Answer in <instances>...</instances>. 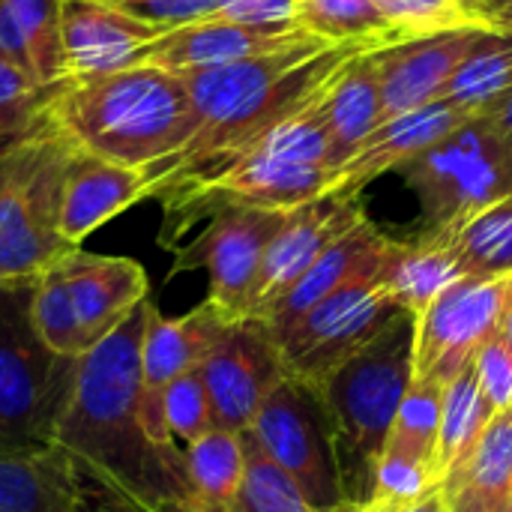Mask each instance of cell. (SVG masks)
I'll list each match as a JSON object with an SVG mask.
<instances>
[{
  "label": "cell",
  "instance_id": "obj_1",
  "mask_svg": "<svg viewBox=\"0 0 512 512\" xmlns=\"http://www.w3.org/2000/svg\"><path fill=\"white\" fill-rule=\"evenodd\" d=\"M153 300L75 363L66 411L54 429L60 447L111 512H174L189 498L183 450L162 453L141 423V339Z\"/></svg>",
  "mask_w": 512,
  "mask_h": 512
},
{
  "label": "cell",
  "instance_id": "obj_2",
  "mask_svg": "<svg viewBox=\"0 0 512 512\" xmlns=\"http://www.w3.org/2000/svg\"><path fill=\"white\" fill-rule=\"evenodd\" d=\"M48 114L78 150L135 168L177 156L198 126L183 75L150 63L63 78Z\"/></svg>",
  "mask_w": 512,
  "mask_h": 512
},
{
  "label": "cell",
  "instance_id": "obj_3",
  "mask_svg": "<svg viewBox=\"0 0 512 512\" xmlns=\"http://www.w3.org/2000/svg\"><path fill=\"white\" fill-rule=\"evenodd\" d=\"M411 348L414 315L396 312L318 387L345 504H360L372 492L375 462L411 384Z\"/></svg>",
  "mask_w": 512,
  "mask_h": 512
},
{
  "label": "cell",
  "instance_id": "obj_4",
  "mask_svg": "<svg viewBox=\"0 0 512 512\" xmlns=\"http://www.w3.org/2000/svg\"><path fill=\"white\" fill-rule=\"evenodd\" d=\"M147 291L138 261L72 249L33 279L30 315L54 354L78 360L114 333Z\"/></svg>",
  "mask_w": 512,
  "mask_h": 512
},
{
  "label": "cell",
  "instance_id": "obj_5",
  "mask_svg": "<svg viewBox=\"0 0 512 512\" xmlns=\"http://www.w3.org/2000/svg\"><path fill=\"white\" fill-rule=\"evenodd\" d=\"M33 279L0 282V450L48 447L75 381L78 360L54 354L36 333Z\"/></svg>",
  "mask_w": 512,
  "mask_h": 512
},
{
  "label": "cell",
  "instance_id": "obj_6",
  "mask_svg": "<svg viewBox=\"0 0 512 512\" xmlns=\"http://www.w3.org/2000/svg\"><path fill=\"white\" fill-rule=\"evenodd\" d=\"M399 174L420 201L426 231H453L512 195V147L474 114Z\"/></svg>",
  "mask_w": 512,
  "mask_h": 512
},
{
  "label": "cell",
  "instance_id": "obj_7",
  "mask_svg": "<svg viewBox=\"0 0 512 512\" xmlns=\"http://www.w3.org/2000/svg\"><path fill=\"white\" fill-rule=\"evenodd\" d=\"M72 141L60 132L15 153L0 189V282L33 279L78 249L60 234V201Z\"/></svg>",
  "mask_w": 512,
  "mask_h": 512
},
{
  "label": "cell",
  "instance_id": "obj_8",
  "mask_svg": "<svg viewBox=\"0 0 512 512\" xmlns=\"http://www.w3.org/2000/svg\"><path fill=\"white\" fill-rule=\"evenodd\" d=\"M246 435L294 480L315 510L339 512L345 507L330 423L318 390L285 375L264 399Z\"/></svg>",
  "mask_w": 512,
  "mask_h": 512
},
{
  "label": "cell",
  "instance_id": "obj_9",
  "mask_svg": "<svg viewBox=\"0 0 512 512\" xmlns=\"http://www.w3.org/2000/svg\"><path fill=\"white\" fill-rule=\"evenodd\" d=\"M510 306L512 273L453 282L414 318L411 378L447 387L501 333Z\"/></svg>",
  "mask_w": 512,
  "mask_h": 512
},
{
  "label": "cell",
  "instance_id": "obj_10",
  "mask_svg": "<svg viewBox=\"0 0 512 512\" xmlns=\"http://www.w3.org/2000/svg\"><path fill=\"white\" fill-rule=\"evenodd\" d=\"M396 312L381 276L360 279L303 312L294 324L273 333L288 378L318 390L351 354H357Z\"/></svg>",
  "mask_w": 512,
  "mask_h": 512
},
{
  "label": "cell",
  "instance_id": "obj_11",
  "mask_svg": "<svg viewBox=\"0 0 512 512\" xmlns=\"http://www.w3.org/2000/svg\"><path fill=\"white\" fill-rule=\"evenodd\" d=\"M291 210L222 207L210 213L198 237L174 249L171 273L207 270V303L228 318H246L252 309L264 252Z\"/></svg>",
  "mask_w": 512,
  "mask_h": 512
},
{
  "label": "cell",
  "instance_id": "obj_12",
  "mask_svg": "<svg viewBox=\"0 0 512 512\" xmlns=\"http://www.w3.org/2000/svg\"><path fill=\"white\" fill-rule=\"evenodd\" d=\"M213 426L249 432L273 387L285 378L273 333L258 318H231L201 363Z\"/></svg>",
  "mask_w": 512,
  "mask_h": 512
},
{
  "label": "cell",
  "instance_id": "obj_13",
  "mask_svg": "<svg viewBox=\"0 0 512 512\" xmlns=\"http://www.w3.org/2000/svg\"><path fill=\"white\" fill-rule=\"evenodd\" d=\"M228 321L231 318L207 300L180 318H165L156 303L150 309L141 339V423L147 438L168 456H177L180 447L168 435L162 396L168 384L201 369L207 351Z\"/></svg>",
  "mask_w": 512,
  "mask_h": 512
},
{
  "label": "cell",
  "instance_id": "obj_14",
  "mask_svg": "<svg viewBox=\"0 0 512 512\" xmlns=\"http://www.w3.org/2000/svg\"><path fill=\"white\" fill-rule=\"evenodd\" d=\"M363 219L366 213L360 198L348 195H321L294 207L264 252L249 318H264L273 303L315 264V258Z\"/></svg>",
  "mask_w": 512,
  "mask_h": 512
},
{
  "label": "cell",
  "instance_id": "obj_15",
  "mask_svg": "<svg viewBox=\"0 0 512 512\" xmlns=\"http://www.w3.org/2000/svg\"><path fill=\"white\" fill-rule=\"evenodd\" d=\"M498 30L486 27H456L423 39H408L396 45L375 48L384 96V120L417 111L444 96V87L456 69Z\"/></svg>",
  "mask_w": 512,
  "mask_h": 512
},
{
  "label": "cell",
  "instance_id": "obj_16",
  "mask_svg": "<svg viewBox=\"0 0 512 512\" xmlns=\"http://www.w3.org/2000/svg\"><path fill=\"white\" fill-rule=\"evenodd\" d=\"M303 36L309 33L297 21L240 24V21H225V18H204V21L162 33L135 57V63H150V66L183 75V72L213 69V66L237 63L255 54H267Z\"/></svg>",
  "mask_w": 512,
  "mask_h": 512
},
{
  "label": "cell",
  "instance_id": "obj_17",
  "mask_svg": "<svg viewBox=\"0 0 512 512\" xmlns=\"http://www.w3.org/2000/svg\"><path fill=\"white\" fill-rule=\"evenodd\" d=\"M474 114L459 108L450 99H435L417 111L399 114L393 120H384L363 144L360 150L336 171L333 186L327 195H348L357 198L363 186L378 180L387 171H399L405 162L429 150L432 144L453 135L459 126H465Z\"/></svg>",
  "mask_w": 512,
  "mask_h": 512
},
{
  "label": "cell",
  "instance_id": "obj_18",
  "mask_svg": "<svg viewBox=\"0 0 512 512\" xmlns=\"http://www.w3.org/2000/svg\"><path fill=\"white\" fill-rule=\"evenodd\" d=\"M162 27L147 24L105 0H63V54L66 78L114 72L156 42Z\"/></svg>",
  "mask_w": 512,
  "mask_h": 512
},
{
  "label": "cell",
  "instance_id": "obj_19",
  "mask_svg": "<svg viewBox=\"0 0 512 512\" xmlns=\"http://www.w3.org/2000/svg\"><path fill=\"white\" fill-rule=\"evenodd\" d=\"M147 168L120 165L93 153H84L72 144V156L63 180L60 201V234L66 243L81 246L96 228L123 213L126 207L147 198Z\"/></svg>",
  "mask_w": 512,
  "mask_h": 512
},
{
  "label": "cell",
  "instance_id": "obj_20",
  "mask_svg": "<svg viewBox=\"0 0 512 512\" xmlns=\"http://www.w3.org/2000/svg\"><path fill=\"white\" fill-rule=\"evenodd\" d=\"M387 246H390V237L381 234L375 228V222L366 216L351 231H345L339 240H333L315 258V264L258 321H264L270 333H279L288 324H294L303 312H309L315 303L327 300L330 294L342 291L345 285L381 276Z\"/></svg>",
  "mask_w": 512,
  "mask_h": 512
},
{
  "label": "cell",
  "instance_id": "obj_21",
  "mask_svg": "<svg viewBox=\"0 0 512 512\" xmlns=\"http://www.w3.org/2000/svg\"><path fill=\"white\" fill-rule=\"evenodd\" d=\"M99 510L111 512L60 447L0 450V512Z\"/></svg>",
  "mask_w": 512,
  "mask_h": 512
},
{
  "label": "cell",
  "instance_id": "obj_22",
  "mask_svg": "<svg viewBox=\"0 0 512 512\" xmlns=\"http://www.w3.org/2000/svg\"><path fill=\"white\" fill-rule=\"evenodd\" d=\"M327 45L330 42L309 33V36H303L285 48L267 51V54H255V57H246L237 63L213 66V69L183 72V81H186V90H189V99H192V108L198 117L195 129L228 117L231 111H237L252 96L273 87L282 75H288L291 69H297L303 60H309L312 54H318Z\"/></svg>",
  "mask_w": 512,
  "mask_h": 512
},
{
  "label": "cell",
  "instance_id": "obj_23",
  "mask_svg": "<svg viewBox=\"0 0 512 512\" xmlns=\"http://www.w3.org/2000/svg\"><path fill=\"white\" fill-rule=\"evenodd\" d=\"M321 114L333 144L336 171L360 150V144L384 123V96L375 48L354 54L327 84Z\"/></svg>",
  "mask_w": 512,
  "mask_h": 512
},
{
  "label": "cell",
  "instance_id": "obj_24",
  "mask_svg": "<svg viewBox=\"0 0 512 512\" xmlns=\"http://www.w3.org/2000/svg\"><path fill=\"white\" fill-rule=\"evenodd\" d=\"M459 279L465 276L444 231H423L414 240L390 237L381 267V285L402 312L417 318L438 294H444Z\"/></svg>",
  "mask_w": 512,
  "mask_h": 512
},
{
  "label": "cell",
  "instance_id": "obj_25",
  "mask_svg": "<svg viewBox=\"0 0 512 512\" xmlns=\"http://www.w3.org/2000/svg\"><path fill=\"white\" fill-rule=\"evenodd\" d=\"M453 512H512V408L498 411L459 471L441 486Z\"/></svg>",
  "mask_w": 512,
  "mask_h": 512
},
{
  "label": "cell",
  "instance_id": "obj_26",
  "mask_svg": "<svg viewBox=\"0 0 512 512\" xmlns=\"http://www.w3.org/2000/svg\"><path fill=\"white\" fill-rule=\"evenodd\" d=\"M246 474V438L228 429H210L189 447H183L186 501L210 507H234Z\"/></svg>",
  "mask_w": 512,
  "mask_h": 512
},
{
  "label": "cell",
  "instance_id": "obj_27",
  "mask_svg": "<svg viewBox=\"0 0 512 512\" xmlns=\"http://www.w3.org/2000/svg\"><path fill=\"white\" fill-rule=\"evenodd\" d=\"M492 417L495 414L489 411V405L480 396L474 366L465 369L462 375H456L444 387L441 423H438L435 456H432V471H435L441 486L453 471H459L465 465V459L477 447V441H480V435H483V429L489 426Z\"/></svg>",
  "mask_w": 512,
  "mask_h": 512
},
{
  "label": "cell",
  "instance_id": "obj_28",
  "mask_svg": "<svg viewBox=\"0 0 512 512\" xmlns=\"http://www.w3.org/2000/svg\"><path fill=\"white\" fill-rule=\"evenodd\" d=\"M444 234L462 276L492 279L512 273V195Z\"/></svg>",
  "mask_w": 512,
  "mask_h": 512
},
{
  "label": "cell",
  "instance_id": "obj_29",
  "mask_svg": "<svg viewBox=\"0 0 512 512\" xmlns=\"http://www.w3.org/2000/svg\"><path fill=\"white\" fill-rule=\"evenodd\" d=\"M294 21L324 42L393 45V27L372 0H297Z\"/></svg>",
  "mask_w": 512,
  "mask_h": 512
},
{
  "label": "cell",
  "instance_id": "obj_30",
  "mask_svg": "<svg viewBox=\"0 0 512 512\" xmlns=\"http://www.w3.org/2000/svg\"><path fill=\"white\" fill-rule=\"evenodd\" d=\"M27 48L33 75L51 87L66 78L63 54V0H0Z\"/></svg>",
  "mask_w": 512,
  "mask_h": 512
},
{
  "label": "cell",
  "instance_id": "obj_31",
  "mask_svg": "<svg viewBox=\"0 0 512 512\" xmlns=\"http://www.w3.org/2000/svg\"><path fill=\"white\" fill-rule=\"evenodd\" d=\"M512 87V33H492L450 78L441 99L477 114Z\"/></svg>",
  "mask_w": 512,
  "mask_h": 512
},
{
  "label": "cell",
  "instance_id": "obj_32",
  "mask_svg": "<svg viewBox=\"0 0 512 512\" xmlns=\"http://www.w3.org/2000/svg\"><path fill=\"white\" fill-rule=\"evenodd\" d=\"M441 399H444V387L411 378L402 396V405L396 411V420L390 426L384 450L432 465L438 423H441Z\"/></svg>",
  "mask_w": 512,
  "mask_h": 512
},
{
  "label": "cell",
  "instance_id": "obj_33",
  "mask_svg": "<svg viewBox=\"0 0 512 512\" xmlns=\"http://www.w3.org/2000/svg\"><path fill=\"white\" fill-rule=\"evenodd\" d=\"M246 438V474L234 501V512H321L309 504V498L294 486L288 474H282L267 453L243 432Z\"/></svg>",
  "mask_w": 512,
  "mask_h": 512
},
{
  "label": "cell",
  "instance_id": "obj_34",
  "mask_svg": "<svg viewBox=\"0 0 512 512\" xmlns=\"http://www.w3.org/2000/svg\"><path fill=\"white\" fill-rule=\"evenodd\" d=\"M372 3L393 27L396 42L423 39L456 27H471L462 0H372Z\"/></svg>",
  "mask_w": 512,
  "mask_h": 512
},
{
  "label": "cell",
  "instance_id": "obj_35",
  "mask_svg": "<svg viewBox=\"0 0 512 512\" xmlns=\"http://www.w3.org/2000/svg\"><path fill=\"white\" fill-rule=\"evenodd\" d=\"M438 489H441V483H438L432 465L384 450L378 456V462H375L372 492H369L366 501L405 507V504H417V501L429 498Z\"/></svg>",
  "mask_w": 512,
  "mask_h": 512
},
{
  "label": "cell",
  "instance_id": "obj_36",
  "mask_svg": "<svg viewBox=\"0 0 512 512\" xmlns=\"http://www.w3.org/2000/svg\"><path fill=\"white\" fill-rule=\"evenodd\" d=\"M162 411H165L168 435L180 450L213 429V411L198 369L168 384L162 396Z\"/></svg>",
  "mask_w": 512,
  "mask_h": 512
},
{
  "label": "cell",
  "instance_id": "obj_37",
  "mask_svg": "<svg viewBox=\"0 0 512 512\" xmlns=\"http://www.w3.org/2000/svg\"><path fill=\"white\" fill-rule=\"evenodd\" d=\"M474 375L483 402L492 414L512 408V351L504 345L501 333L486 342L474 360Z\"/></svg>",
  "mask_w": 512,
  "mask_h": 512
},
{
  "label": "cell",
  "instance_id": "obj_38",
  "mask_svg": "<svg viewBox=\"0 0 512 512\" xmlns=\"http://www.w3.org/2000/svg\"><path fill=\"white\" fill-rule=\"evenodd\" d=\"M114 6H120L123 12L147 24L174 30V27H186L204 18H216L228 6V0H117Z\"/></svg>",
  "mask_w": 512,
  "mask_h": 512
},
{
  "label": "cell",
  "instance_id": "obj_39",
  "mask_svg": "<svg viewBox=\"0 0 512 512\" xmlns=\"http://www.w3.org/2000/svg\"><path fill=\"white\" fill-rule=\"evenodd\" d=\"M54 132L57 129L48 114V99L24 102V105H0V159Z\"/></svg>",
  "mask_w": 512,
  "mask_h": 512
},
{
  "label": "cell",
  "instance_id": "obj_40",
  "mask_svg": "<svg viewBox=\"0 0 512 512\" xmlns=\"http://www.w3.org/2000/svg\"><path fill=\"white\" fill-rule=\"evenodd\" d=\"M54 84H39L30 72L0 54V105H24V102H45L51 99Z\"/></svg>",
  "mask_w": 512,
  "mask_h": 512
},
{
  "label": "cell",
  "instance_id": "obj_41",
  "mask_svg": "<svg viewBox=\"0 0 512 512\" xmlns=\"http://www.w3.org/2000/svg\"><path fill=\"white\" fill-rule=\"evenodd\" d=\"M462 9L477 27L512 33V0H462Z\"/></svg>",
  "mask_w": 512,
  "mask_h": 512
},
{
  "label": "cell",
  "instance_id": "obj_42",
  "mask_svg": "<svg viewBox=\"0 0 512 512\" xmlns=\"http://www.w3.org/2000/svg\"><path fill=\"white\" fill-rule=\"evenodd\" d=\"M477 117H480L504 144H510L512 147V87L507 93L495 96L489 105H483V108L477 111Z\"/></svg>",
  "mask_w": 512,
  "mask_h": 512
},
{
  "label": "cell",
  "instance_id": "obj_43",
  "mask_svg": "<svg viewBox=\"0 0 512 512\" xmlns=\"http://www.w3.org/2000/svg\"><path fill=\"white\" fill-rule=\"evenodd\" d=\"M339 512H447V498L444 492H432L429 498L417 501V504H405V507H396V504H378V501H360V504H345Z\"/></svg>",
  "mask_w": 512,
  "mask_h": 512
},
{
  "label": "cell",
  "instance_id": "obj_44",
  "mask_svg": "<svg viewBox=\"0 0 512 512\" xmlns=\"http://www.w3.org/2000/svg\"><path fill=\"white\" fill-rule=\"evenodd\" d=\"M174 512H234L231 507H210V504H198V501H183Z\"/></svg>",
  "mask_w": 512,
  "mask_h": 512
},
{
  "label": "cell",
  "instance_id": "obj_45",
  "mask_svg": "<svg viewBox=\"0 0 512 512\" xmlns=\"http://www.w3.org/2000/svg\"><path fill=\"white\" fill-rule=\"evenodd\" d=\"M501 339H504V345L512 351V306L507 309V318H504V327H501Z\"/></svg>",
  "mask_w": 512,
  "mask_h": 512
},
{
  "label": "cell",
  "instance_id": "obj_46",
  "mask_svg": "<svg viewBox=\"0 0 512 512\" xmlns=\"http://www.w3.org/2000/svg\"><path fill=\"white\" fill-rule=\"evenodd\" d=\"M12 162H15V153L6 156V159H0V189H3V183H6V177H9V171H12Z\"/></svg>",
  "mask_w": 512,
  "mask_h": 512
},
{
  "label": "cell",
  "instance_id": "obj_47",
  "mask_svg": "<svg viewBox=\"0 0 512 512\" xmlns=\"http://www.w3.org/2000/svg\"><path fill=\"white\" fill-rule=\"evenodd\" d=\"M105 3H117V0H105Z\"/></svg>",
  "mask_w": 512,
  "mask_h": 512
},
{
  "label": "cell",
  "instance_id": "obj_48",
  "mask_svg": "<svg viewBox=\"0 0 512 512\" xmlns=\"http://www.w3.org/2000/svg\"><path fill=\"white\" fill-rule=\"evenodd\" d=\"M447 512H453V510H450V507H447Z\"/></svg>",
  "mask_w": 512,
  "mask_h": 512
}]
</instances>
